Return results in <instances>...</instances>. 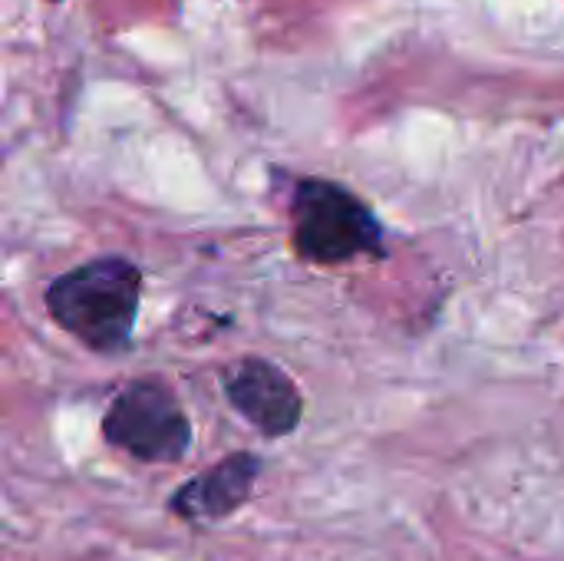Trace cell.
<instances>
[{
	"instance_id": "cell-6",
	"label": "cell",
	"mask_w": 564,
	"mask_h": 561,
	"mask_svg": "<svg viewBox=\"0 0 564 561\" xmlns=\"http://www.w3.org/2000/svg\"><path fill=\"white\" fill-rule=\"evenodd\" d=\"M56 3H59V0H56Z\"/></svg>"
},
{
	"instance_id": "cell-2",
	"label": "cell",
	"mask_w": 564,
	"mask_h": 561,
	"mask_svg": "<svg viewBox=\"0 0 564 561\" xmlns=\"http://www.w3.org/2000/svg\"><path fill=\"white\" fill-rule=\"evenodd\" d=\"M294 248L314 265H344L383 255V228L373 212L344 185L304 179L294 188Z\"/></svg>"
},
{
	"instance_id": "cell-4",
	"label": "cell",
	"mask_w": 564,
	"mask_h": 561,
	"mask_svg": "<svg viewBox=\"0 0 564 561\" xmlns=\"http://www.w3.org/2000/svg\"><path fill=\"white\" fill-rule=\"evenodd\" d=\"M221 384H225L231 407L264 436L278 440V436H288L297 430L304 400H301L294 380L271 360L245 357L225 370Z\"/></svg>"
},
{
	"instance_id": "cell-3",
	"label": "cell",
	"mask_w": 564,
	"mask_h": 561,
	"mask_svg": "<svg viewBox=\"0 0 564 561\" xmlns=\"http://www.w3.org/2000/svg\"><path fill=\"white\" fill-rule=\"evenodd\" d=\"M102 436L142 463H178L192 446L188 417L159 380L122 387L102 417Z\"/></svg>"
},
{
	"instance_id": "cell-5",
	"label": "cell",
	"mask_w": 564,
	"mask_h": 561,
	"mask_svg": "<svg viewBox=\"0 0 564 561\" xmlns=\"http://www.w3.org/2000/svg\"><path fill=\"white\" fill-rule=\"evenodd\" d=\"M261 476V460L251 453H231L208 473L195 476L188 486H182L172 496V513L188 519V522H208V519H225L238 513L254 483Z\"/></svg>"
},
{
	"instance_id": "cell-1",
	"label": "cell",
	"mask_w": 564,
	"mask_h": 561,
	"mask_svg": "<svg viewBox=\"0 0 564 561\" xmlns=\"http://www.w3.org/2000/svg\"><path fill=\"white\" fill-rule=\"evenodd\" d=\"M142 274L126 258H93L46 288L53 321L93 350H126L139 317Z\"/></svg>"
}]
</instances>
